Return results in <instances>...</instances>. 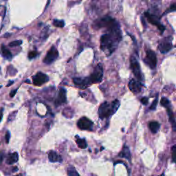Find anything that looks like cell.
I'll list each match as a JSON object with an SVG mask.
<instances>
[{"mask_svg":"<svg viewBox=\"0 0 176 176\" xmlns=\"http://www.w3.org/2000/svg\"><path fill=\"white\" fill-rule=\"evenodd\" d=\"M17 91V90H13V91H12L11 92V94H10V96H11V97H12V98H13V97H14L15 95L16 94Z\"/></svg>","mask_w":176,"mask_h":176,"instance_id":"cell-31","label":"cell"},{"mask_svg":"<svg viewBox=\"0 0 176 176\" xmlns=\"http://www.w3.org/2000/svg\"><path fill=\"white\" fill-rule=\"evenodd\" d=\"M48 79L49 78L46 74L42 72H38L35 76H33V84L37 86H41V85L48 81Z\"/></svg>","mask_w":176,"mask_h":176,"instance_id":"cell-9","label":"cell"},{"mask_svg":"<svg viewBox=\"0 0 176 176\" xmlns=\"http://www.w3.org/2000/svg\"><path fill=\"white\" fill-rule=\"evenodd\" d=\"M175 11H176V2L173 3V4H172L171 5L170 8H169L168 10L166 11L165 14H166V13H170V12H173Z\"/></svg>","mask_w":176,"mask_h":176,"instance_id":"cell-25","label":"cell"},{"mask_svg":"<svg viewBox=\"0 0 176 176\" xmlns=\"http://www.w3.org/2000/svg\"><path fill=\"white\" fill-rule=\"evenodd\" d=\"M103 69L101 64H98L95 68L93 73L90 76V78L91 80L92 83H100L103 79Z\"/></svg>","mask_w":176,"mask_h":176,"instance_id":"cell-3","label":"cell"},{"mask_svg":"<svg viewBox=\"0 0 176 176\" xmlns=\"http://www.w3.org/2000/svg\"><path fill=\"white\" fill-rule=\"evenodd\" d=\"M167 113H168V116L169 118V121L170 123H171L173 130L174 132H176V122H175V117H174L173 113L172 110H171L170 107L169 108H167Z\"/></svg>","mask_w":176,"mask_h":176,"instance_id":"cell-16","label":"cell"},{"mask_svg":"<svg viewBox=\"0 0 176 176\" xmlns=\"http://www.w3.org/2000/svg\"><path fill=\"white\" fill-rule=\"evenodd\" d=\"M3 158H4V155H3V153H1L0 154V163L2 162Z\"/></svg>","mask_w":176,"mask_h":176,"instance_id":"cell-32","label":"cell"},{"mask_svg":"<svg viewBox=\"0 0 176 176\" xmlns=\"http://www.w3.org/2000/svg\"><path fill=\"white\" fill-rule=\"evenodd\" d=\"M145 15L146 17H147V20L149 21V22L151 23V24L154 25V26H157V28L160 30L161 33H162L164 31H165V27L160 23V20H159L158 17H157V16L150 14V13H148V12L145 13Z\"/></svg>","mask_w":176,"mask_h":176,"instance_id":"cell-6","label":"cell"},{"mask_svg":"<svg viewBox=\"0 0 176 176\" xmlns=\"http://www.w3.org/2000/svg\"><path fill=\"white\" fill-rule=\"evenodd\" d=\"M157 98H155V99L153 100V103L151 104V107H150V110H155L157 107Z\"/></svg>","mask_w":176,"mask_h":176,"instance_id":"cell-27","label":"cell"},{"mask_svg":"<svg viewBox=\"0 0 176 176\" xmlns=\"http://www.w3.org/2000/svg\"><path fill=\"white\" fill-rule=\"evenodd\" d=\"M145 62L151 69H154L155 68L157 65V57L156 54L153 50H147V56L145 59Z\"/></svg>","mask_w":176,"mask_h":176,"instance_id":"cell-5","label":"cell"},{"mask_svg":"<svg viewBox=\"0 0 176 176\" xmlns=\"http://www.w3.org/2000/svg\"><path fill=\"white\" fill-rule=\"evenodd\" d=\"M53 25L54 26L58 27V28H63L65 26V22L63 20L55 19L53 21Z\"/></svg>","mask_w":176,"mask_h":176,"instance_id":"cell-22","label":"cell"},{"mask_svg":"<svg viewBox=\"0 0 176 176\" xmlns=\"http://www.w3.org/2000/svg\"><path fill=\"white\" fill-rule=\"evenodd\" d=\"M129 88L133 93L138 94L141 91L142 84L140 81L135 79H132L129 83Z\"/></svg>","mask_w":176,"mask_h":176,"instance_id":"cell-12","label":"cell"},{"mask_svg":"<svg viewBox=\"0 0 176 176\" xmlns=\"http://www.w3.org/2000/svg\"><path fill=\"white\" fill-rule=\"evenodd\" d=\"M149 130H151V132L152 133H156L157 132H158L159 129H160V125L159 124V123H157L156 121H152L149 123Z\"/></svg>","mask_w":176,"mask_h":176,"instance_id":"cell-18","label":"cell"},{"mask_svg":"<svg viewBox=\"0 0 176 176\" xmlns=\"http://www.w3.org/2000/svg\"><path fill=\"white\" fill-rule=\"evenodd\" d=\"M68 176H80L79 174H78V172L76 171V170L75 169L74 167H68Z\"/></svg>","mask_w":176,"mask_h":176,"instance_id":"cell-21","label":"cell"},{"mask_svg":"<svg viewBox=\"0 0 176 176\" xmlns=\"http://www.w3.org/2000/svg\"><path fill=\"white\" fill-rule=\"evenodd\" d=\"M1 50H2L3 56H4L6 58H7V59H11V58H12V54L11 52H10L7 48H5L4 46H2Z\"/></svg>","mask_w":176,"mask_h":176,"instance_id":"cell-20","label":"cell"},{"mask_svg":"<svg viewBox=\"0 0 176 176\" xmlns=\"http://www.w3.org/2000/svg\"><path fill=\"white\" fill-rule=\"evenodd\" d=\"M119 105H120V102L118 100H115L112 103L104 102L100 105L98 109V115L100 118L104 119L111 116L118 110Z\"/></svg>","mask_w":176,"mask_h":176,"instance_id":"cell-2","label":"cell"},{"mask_svg":"<svg viewBox=\"0 0 176 176\" xmlns=\"http://www.w3.org/2000/svg\"><path fill=\"white\" fill-rule=\"evenodd\" d=\"M48 158L49 160L51 162H62V158L59 155H58L57 153L55 151H51L48 154Z\"/></svg>","mask_w":176,"mask_h":176,"instance_id":"cell-15","label":"cell"},{"mask_svg":"<svg viewBox=\"0 0 176 176\" xmlns=\"http://www.w3.org/2000/svg\"><path fill=\"white\" fill-rule=\"evenodd\" d=\"M66 100V90L64 88H61L59 90V93H58V98L56 99V105H61V104L65 103Z\"/></svg>","mask_w":176,"mask_h":176,"instance_id":"cell-13","label":"cell"},{"mask_svg":"<svg viewBox=\"0 0 176 176\" xmlns=\"http://www.w3.org/2000/svg\"><path fill=\"white\" fill-rule=\"evenodd\" d=\"M119 156L122 157H125L127 160H131V154L130 151V149L128 148V147L127 146H124L123 150L119 154Z\"/></svg>","mask_w":176,"mask_h":176,"instance_id":"cell-17","label":"cell"},{"mask_svg":"<svg viewBox=\"0 0 176 176\" xmlns=\"http://www.w3.org/2000/svg\"><path fill=\"white\" fill-rule=\"evenodd\" d=\"M10 138H11V133H10V132L8 131V132H6V137H5L6 143H8V142H9Z\"/></svg>","mask_w":176,"mask_h":176,"instance_id":"cell-29","label":"cell"},{"mask_svg":"<svg viewBox=\"0 0 176 176\" xmlns=\"http://www.w3.org/2000/svg\"><path fill=\"white\" fill-rule=\"evenodd\" d=\"M160 176H165V174H162V175H160Z\"/></svg>","mask_w":176,"mask_h":176,"instance_id":"cell-36","label":"cell"},{"mask_svg":"<svg viewBox=\"0 0 176 176\" xmlns=\"http://www.w3.org/2000/svg\"><path fill=\"white\" fill-rule=\"evenodd\" d=\"M18 171L17 167H15V169H13V172H15V171Z\"/></svg>","mask_w":176,"mask_h":176,"instance_id":"cell-34","label":"cell"},{"mask_svg":"<svg viewBox=\"0 0 176 176\" xmlns=\"http://www.w3.org/2000/svg\"><path fill=\"white\" fill-rule=\"evenodd\" d=\"M131 68H132V72H133V74L135 75L138 79L140 80H143V76H142L141 70H140V64H139L138 61L137 59L133 56L131 58Z\"/></svg>","mask_w":176,"mask_h":176,"instance_id":"cell-4","label":"cell"},{"mask_svg":"<svg viewBox=\"0 0 176 176\" xmlns=\"http://www.w3.org/2000/svg\"><path fill=\"white\" fill-rule=\"evenodd\" d=\"M15 176H22V175H17Z\"/></svg>","mask_w":176,"mask_h":176,"instance_id":"cell-37","label":"cell"},{"mask_svg":"<svg viewBox=\"0 0 176 176\" xmlns=\"http://www.w3.org/2000/svg\"><path fill=\"white\" fill-rule=\"evenodd\" d=\"M77 126L82 130H92L93 128V123L86 117H83L78 120Z\"/></svg>","mask_w":176,"mask_h":176,"instance_id":"cell-8","label":"cell"},{"mask_svg":"<svg viewBox=\"0 0 176 176\" xmlns=\"http://www.w3.org/2000/svg\"><path fill=\"white\" fill-rule=\"evenodd\" d=\"M121 39V32L120 30L110 32V34H105L100 38V48L103 50H107L110 54L116 48L117 43Z\"/></svg>","mask_w":176,"mask_h":176,"instance_id":"cell-1","label":"cell"},{"mask_svg":"<svg viewBox=\"0 0 176 176\" xmlns=\"http://www.w3.org/2000/svg\"><path fill=\"white\" fill-rule=\"evenodd\" d=\"M141 103L145 105H147V104H148V98H146V97H144V98H142L141 99Z\"/></svg>","mask_w":176,"mask_h":176,"instance_id":"cell-30","label":"cell"},{"mask_svg":"<svg viewBox=\"0 0 176 176\" xmlns=\"http://www.w3.org/2000/svg\"><path fill=\"white\" fill-rule=\"evenodd\" d=\"M13 81H11V82H10V83H8V85H7V87H9V86H10V85H11V84H13Z\"/></svg>","mask_w":176,"mask_h":176,"instance_id":"cell-35","label":"cell"},{"mask_svg":"<svg viewBox=\"0 0 176 176\" xmlns=\"http://www.w3.org/2000/svg\"><path fill=\"white\" fill-rule=\"evenodd\" d=\"M22 44V41L21 40H17V41H14L13 42H11L9 43L10 47H16L19 46L20 45Z\"/></svg>","mask_w":176,"mask_h":176,"instance_id":"cell-24","label":"cell"},{"mask_svg":"<svg viewBox=\"0 0 176 176\" xmlns=\"http://www.w3.org/2000/svg\"><path fill=\"white\" fill-rule=\"evenodd\" d=\"M76 142L78 146V147H80V149H85L88 147V144H87L86 140H85V139L84 138H77Z\"/></svg>","mask_w":176,"mask_h":176,"instance_id":"cell-19","label":"cell"},{"mask_svg":"<svg viewBox=\"0 0 176 176\" xmlns=\"http://www.w3.org/2000/svg\"><path fill=\"white\" fill-rule=\"evenodd\" d=\"M58 56V50L55 47H52L50 50L47 53L46 57L43 59V62L46 64H50L54 62Z\"/></svg>","mask_w":176,"mask_h":176,"instance_id":"cell-7","label":"cell"},{"mask_svg":"<svg viewBox=\"0 0 176 176\" xmlns=\"http://www.w3.org/2000/svg\"><path fill=\"white\" fill-rule=\"evenodd\" d=\"M37 56V52L36 51L31 52L28 54V58H29L30 59H32V58H35Z\"/></svg>","mask_w":176,"mask_h":176,"instance_id":"cell-28","label":"cell"},{"mask_svg":"<svg viewBox=\"0 0 176 176\" xmlns=\"http://www.w3.org/2000/svg\"><path fill=\"white\" fill-rule=\"evenodd\" d=\"M161 105L163 107H165V108H169L170 107V102L169 100L167 99V98H162L161 99Z\"/></svg>","mask_w":176,"mask_h":176,"instance_id":"cell-23","label":"cell"},{"mask_svg":"<svg viewBox=\"0 0 176 176\" xmlns=\"http://www.w3.org/2000/svg\"><path fill=\"white\" fill-rule=\"evenodd\" d=\"M19 160V155L17 152H14L8 154L7 159H6V163L8 165H13V164L15 163Z\"/></svg>","mask_w":176,"mask_h":176,"instance_id":"cell-14","label":"cell"},{"mask_svg":"<svg viewBox=\"0 0 176 176\" xmlns=\"http://www.w3.org/2000/svg\"><path fill=\"white\" fill-rule=\"evenodd\" d=\"M73 82L77 86L80 87V88H85L88 87L92 83L90 77L89 78H74L73 79Z\"/></svg>","mask_w":176,"mask_h":176,"instance_id":"cell-11","label":"cell"},{"mask_svg":"<svg viewBox=\"0 0 176 176\" xmlns=\"http://www.w3.org/2000/svg\"><path fill=\"white\" fill-rule=\"evenodd\" d=\"M172 43H171V39H169L168 38H166L165 40H164L162 42H161L158 46V49L160 51V52L165 54L170 51L172 48Z\"/></svg>","mask_w":176,"mask_h":176,"instance_id":"cell-10","label":"cell"},{"mask_svg":"<svg viewBox=\"0 0 176 176\" xmlns=\"http://www.w3.org/2000/svg\"><path fill=\"white\" fill-rule=\"evenodd\" d=\"M172 159L173 162H176V145L172 147Z\"/></svg>","mask_w":176,"mask_h":176,"instance_id":"cell-26","label":"cell"},{"mask_svg":"<svg viewBox=\"0 0 176 176\" xmlns=\"http://www.w3.org/2000/svg\"><path fill=\"white\" fill-rule=\"evenodd\" d=\"M2 117H3V114L1 112H0V122L1 121V120H2Z\"/></svg>","mask_w":176,"mask_h":176,"instance_id":"cell-33","label":"cell"}]
</instances>
